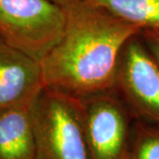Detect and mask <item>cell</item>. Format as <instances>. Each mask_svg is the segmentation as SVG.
Masks as SVG:
<instances>
[{"label":"cell","instance_id":"cell-1","mask_svg":"<svg viewBox=\"0 0 159 159\" xmlns=\"http://www.w3.org/2000/svg\"><path fill=\"white\" fill-rule=\"evenodd\" d=\"M62 7V38L39 62L44 88L79 99L114 90L122 51L142 30L88 0Z\"/></svg>","mask_w":159,"mask_h":159},{"label":"cell","instance_id":"cell-2","mask_svg":"<svg viewBox=\"0 0 159 159\" xmlns=\"http://www.w3.org/2000/svg\"><path fill=\"white\" fill-rule=\"evenodd\" d=\"M36 159H92L79 98L43 88L33 105Z\"/></svg>","mask_w":159,"mask_h":159},{"label":"cell","instance_id":"cell-3","mask_svg":"<svg viewBox=\"0 0 159 159\" xmlns=\"http://www.w3.org/2000/svg\"><path fill=\"white\" fill-rule=\"evenodd\" d=\"M66 20L50 0H0V40L38 62L62 38Z\"/></svg>","mask_w":159,"mask_h":159},{"label":"cell","instance_id":"cell-4","mask_svg":"<svg viewBox=\"0 0 159 159\" xmlns=\"http://www.w3.org/2000/svg\"><path fill=\"white\" fill-rule=\"evenodd\" d=\"M82 125L92 159H126L130 111L114 90L80 99Z\"/></svg>","mask_w":159,"mask_h":159},{"label":"cell","instance_id":"cell-5","mask_svg":"<svg viewBox=\"0 0 159 159\" xmlns=\"http://www.w3.org/2000/svg\"><path fill=\"white\" fill-rule=\"evenodd\" d=\"M115 89L136 116L159 125V65L138 34L122 51Z\"/></svg>","mask_w":159,"mask_h":159},{"label":"cell","instance_id":"cell-6","mask_svg":"<svg viewBox=\"0 0 159 159\" xmlns=\"http://www.w3.org/2000/svg\"><path fill=\"white\" fill-rule=\"evenodd\" d=\"M43 88L40 63L0 40V110L34 102Z\"/></svg>","mask_w":159,"mask_h":159},{"label":"cell","instance_id":"cell-7","mask_svg":"<svg viewBox=\"0 0 159 159\" xmlns=\"http://www.w3.org/2000/svg\"><path fill=\"white\" fill-rule=\"evenodd\" d=\"M34 102L0 110V159H36Z\"/></svg>","mask_w":159,"mask_h":159},{"label":"cell","instance_id":"cell-8","mask_svg":"<svg viewBox=\"0 0 159 159\" xmlns=\"http://www.w3.org/2000/svg\"><path fill=\"white\" fill-rule=\"evenodd\" d=\"M88 1L142 31H159V0Z\"/></svg>","mask_w":159,"mask_h":159},{"label":"cell","instance_id":"cell-9","mask_svg":"<svg viewBox=\"0 0 159 159\" xmlns=\"http://www.w3.org/2000/svg\"><path fill=\"white\" fill-rule=\"evenodd\" d=\"M126 159H159V127L137 122L132 129Z\"/></svg>","mask_w":159,"mask_h":159},{"label":"cell","instance_id":"cell-10","mask_svg":"<svg viewBox=\"0 0 159 159\" xmlns=\"http://www.w3.org/2000/svg\"><path fill=\"white\" fill-rule=\"evenodd\" d=\"M143 35L149 52L159 65V34L154 31L144 30Z\"/></svg>","mask_w":159,"mask_h":159},{"label":"cell","instance_id":"cell-11","mask_svg":"<svg viewBox=\"0 0 159 159\" xmlns=\"http://www.w3.org/2000/svg\"><path fill=\"white\" fill-rule=\"evenodd\" d=\"M50 1L53 2V3H55V4H57V5H59V6H66V4L70 3V2L74 1V0H50Z\"/></svg>","mask_w":159,"mask_h":159},{"label":"cell","instance_id":"cell-12","mask_svg":"<svg viewBox=\"0 0 159 159\" xmlns=\"http://www.w3.org/2000/svg\"><path fill=\"white\" fill-rule=\"evenodd\" d=\"M154 32H156V33H157L159 34V31H154Z\"/></svg>","mask_w":159,"mask_h":159}]
</instances>
